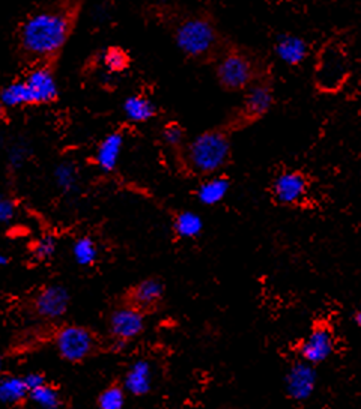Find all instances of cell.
I'll use <instances>...</instances> for the list:
<instances>
[{"label": "cell", "instance_id": "6da1fadb", "mask_svg": "<svg viewBox=\"0 0 361 409\" xmlns=\"http://www.w3.org/2000/svg\"><path fill=\"white\" fill-rule=\"evenodd\" d=\"M77 11V6L67 2L35 9L17 31V45L22 56L32 65L56 60L74 31Z\"/></svg>", "mask_w": 361, "mask_h": 409}, {"label": "cell", "instance_id": "7a4b0ae2", "mask_svg": "<svg viewBox=\"0 0 361 409\" xmlns=\"http://www.w3.org/2000/svg\"><path fill=\"white\" fill-rule=\"evenodd\" d=\"M183 165L197 176L219 175L229 165L232 157V140L228 130H208L185 144L180 151Z\"/></svg>", "mask_w": 361, "mask_h": 409}, {"label": "cell", "instance_id": "3957f363", "mask_svg": "<svg viewBox=\"0 0 361 409\" xmlns=\"http://www.w3.org/2000/svg\"><path fill=\"white\" fill-rule=\"evenodd\" d=\"M178 49L192 59H208L220 53L221 36L212 18L192 15L179 22L174 31Z\"/></svg>", "mask_w": 361, "mask_h": 409}, {"label": "cell", "instance_id": "277c9868", "mask_svg": "<svg viewBox=\"0 0 361 409\" xmlns=\"http://www.w3.org/2000/svg\"><path fill=\"white\" fill-rule=\"evenodd\" d=\"M217 80L229 92L247 90L264 77L258 60L241 49H228L221 53L215 68Z\"/></svg>", "mask_w": 361, "mask_h": 409}, {"label": "cell", "instance_id": "5b68a950", "mask_svg": "<svg viewBox=\"0 0 361 409\" xmlns=\"http://www.w3.org/2000/svg\"><path fill=\"white\" fill-rule=\"evenodd\" d=\"M101 339L92 328L77 324L62 325L53 335V344L58 356L71 365H80L94 357L101 348Z\"/></svg>", "mask_w": 361, "mask_h": 409}, {"label": "cell", "instance_id": "8992f818", "mask_svg": "<svg viewBox=\"0 0 361 409\" xmlns=\"http://www.w3.org/2000/svg\"><path fill=\"white\" fill-rule=\"evenodd\" d=\"M71 297L62 285H45L31 299L32 313L44 321H59L69 310Z\"/></svg>", "mask_w": 361, "mask_h": 409}, {"label": "cell", "instance_id": "52a82bcc", "mask_svg": "<svg viewBox=\"0 0 361 409\" xmlns=\"http://www.w3.org/2000/svg\"><path fill=\"white\" fill-rule=\"evenodd\" d=\"M31 106L51 104L59 98V86L51 63H36L23 76Z\"/></svg>", "mask_w": 361, "mask_h": 409}, {"label": "cell", "instance_id": "ba28073f", "mask_svg": "<svg viewBox=\"0 0 361 409\" xmlns=\"http://www.w3.org/2000/svg\"><path fill=\"white\" fill-rule=\"evenodd\" d=\"M144 316L146 315L137 310V308L124 303L122 306L116 307L108 316L107 322L112 342L116 343L117 347H124V344L137 339L144 331Z\"/></svg>", "mask_w": 361, "mask_h": 409}, {"label": "cell", "instance_id": "9c48e42d", "mask_svg": "<svg viewBox=\"0 0 361 409\" xmlns=\"http://www.w3.org/2000/svg\"><path fill=\"white\" fill-rule=\"evenodd\" d=\"M348 77V60L337 45H328L321 53L316 67V83L324 90L339 89Z\"/></svg>", "mask_w": 361, "mask_h": 409}, {"label": "cell", "instance_id": "30bf717a", "mask_svg": "<svg viewBox=\"0 0 361 409\" xmlns=\"http://www.w3.org/2000/svg\"><path fill=\"white\" fill-rule=\"evenodd\" d=\"M166 295V286L158 277H148L133 285L124 295V304L148 315L156 312Z\"/></svg>", "mask_w": 361, "mask_h": 409}, {"label": "cell", "instance_id": "8fae6325", "mask_svg": "<svg viewBox=\"0 0 361 409\" xmlns=\"http://www.w3.org/2000/svg\"><path fill=\"white\" fill-rule=\"evenodd\" d=\"M271 193L278 205H300L309 194V179L298 170L282 172L276 176L273 185H271Z\"/></svg>", "mask_w": 361, "mask_h": 409}, {"label": "cell", "instance_id": "7c38bea8", "mask_svg": "<svg viewBox=\"0 0 361 409\" xmlns=\"http://www.w3.org/2000/svg\"><path fill=\"white\" fill-rule=\"evenodd\" d=\"M334 352V335L333 331L325 325H316L305 335L298 348V353L303 361L312 366H318L327 361Z\"/></svg>", "mask_w": 361, "mask_h": 409}, {"label": "cell", "instance_id": "4fadbf2b", "mask_svg": "<svg viewBox=\"0 0 361 409\" xmlns=\"http://www.w3.org/2000/svg\"><path fill=\"white\" fill-rule=\"evenodd\" d=\"M318 375L314 366L305 361H296L289 367L285 376L286 394L295 402H304L310 399L316 390Z\"/></svg>", "mask_w": 361, "mask_h": 409}, {"label": "cell", "instance_id": "5bb4252c", "mask_svg": "<svg viewBox=\"0 0 361 409\" xmlns=\"http://www.w3.org/2000/svg\"><path fill=\"white\" fill-rule=\"evenodd\" d=\"M274 104V89L268 78L262 77L256 83H253L244 97L242 117L250 122L265 116Z\"/></svg>", "mask_w": 361, "mask_h": 409}, {"label": "cell", "instance_id": "9a60e30c", "mask_svg": "<svg viewBox=\"0 0 361 409\" xmlns=\"http://www.w3.org/2000/svg\"><path fill=\"white\" fill-rule=\"evenodd\" d=\"M122 384L126 393L142 397L146 396L152 390V367L151 362L144 358L135 360L131 362L130 367L126 369Z\"/></svg>", "mask_w": 361, "mask_h": 409}, {"label": "cell", "instance_id": "2e32d148", "mask_svg": "<svg viewBox=\"0 0 361 409\" xmlns=\"http://www.w3.org/2000/svg\"><path fill=\"white\" fill-rule=\"evenodd\" d=\"M274 51L277 58L286 63V65L298 67L309 58V44L301 36L283 33L277 38Z\"/></svg>", "mask_w": 361, "mask_h": 409}, {"label": "cell", "instance_id": "e0dca14e", "mask_svg": "<svg viewBox=\"0 0 361 409\" xmlns=\"http://www.w3.org/2000/svg\"><path fill=\"white\" fill-rule=\"evenodd\" d=\"M125 137L124 133L115 131L107 134L106 137L99 142L95 151V165L99 170L106 172V174H110L117 166V161L124 149Z\"/></svg>", "mask_w": 361, "mask_h": 409}, {"label": "cell", "instance_id": "ac0fdd59", "mask_svg": "<svg viewBox=\"0 0 361 409\" xmlns=\"http://www.w3.org/2000/svg\"><path fill=\"white\" fill-rule=\"evenodd\" d=\"M230 181L224 175H214L206 178L199 184L196 190L197 201L206 206H214L217 203L223 202L226 194L229 193Z\"/></svg>", "mask_w": 361, "mask_h": 409}, {"label": "cell", "instance_id": "d6986e66", "mask_svg": "<svg viewBox=\"0 0 361 409\" xmlns=\"http://www.w3.org/2000/svg\"><path fill=\"white\" fill-rule=\"evenodd\" d=\"M122 110L126 119L133 124H144L153 119L157 115V107L148 97L131 95L124 101Z\"/></svg>", "mask_w": 361, "mask_h": 409}, {"label": "cell", "instance_id": "ffe728a7", "mask_svg": "<svg viewBox=\"0 0 361 409\" xmlns=\"http://www.w3.org/2000/svg\"><path fill=\"white\" fill-rule=\"evenodd\" d=\"M29 394L31 390L26 384L24 375H6L0 383V397L9 406H17L29 401Z\"/></svg>", "mask_w": 361, "mask_h": 409}, {"label": "cell", "instance_id": "44dd1931", "mask_svg": "<svg viewBox=\"0 0 361 409\" xmlns=\"http://www.w3.org/2000/svg\"><path fill=\"white\" fill-rule=\"evenodd\" d=\"M174 233L180 240H194L203 231L202 217L193 211H179L174 217Z\"/></svg>", "mask_w": 361, "mask_h": 409}, {"label": "cell", "instance_id": "7402d4cb", "mask_svg": "<svg viewBox=\"0 0 361 409\" xmlns=\"http://www.w3.org/2000/svg\"><path fill=\"white\" fill-rule=\"evenodd\" d=\"M99 249L96 241L89 235L78 236L72 244V258L78 267H92L98 260Z\"/></svg>", "mask_w": 361, "mask_h": 409}, {"label": "cell", "instance_id": "603a6c76", "mask_svg": "<svg viewBox=\"0 0 361 409\" xmlns=\"http://www.w3.org/2000/svg\"><path fill=\"white\" fill-rule=\"evenodd\" d=\"M29 401L41 409H60L63 405L60 390L50 383L32 390Z\"/></svg>", "mask_w": 361, "mask_h": 409}, {"label": "cell", "instance_id": "cb8c5ba5", "mask_svg": "<svg viewBox=\"0 0 361 409\" xmlns=\"http://www.w3.org/2000/svg\"><path fill=\"white\" fill-rule=\"evenodd\" d=\"M2 106L3 108H9V110L31 106L29 94H27L23 78L14 80L2 89Z\"/></svg>", "mask_w": 361, "mask_h": 409}, {"label": "cell", "instance_id": "d4e9b609", "mask_svg": "<svg viewBox=\"0 0 361 409\" xmlns=\"http://www.w3.org/2000/svg\"><path fill=\"white\" fill-rule=\"evenodd\" d=\"M126 390L122 383L107 385L96 399L98 409H124L126 402Z\"/></svg>", "mask_w": 361, "mask_h": 409}, {"label": "cell", "instance_id": "484cf974", "mask_svg": "<svg viewBox=\"0 0 361 409\" xmlns=\"http://www.w3.org/2000/svg\"><path fill=\"white\" fill-rule=\"evenodd\" d=\"M53 179H54V184H56L58 188L62 190V192L65 193L72 192V190L76 188L77 181H78L77 167L74 162H69V161L59 162V165L53 170Z\"/></svg>", "mask_w": 361, "mask_h": 409}, {"label": "cell", "instance_id": "4316f807", "mask_svg": "<svg viewBox=\"0 0 361 409\" xmlns=\"http://www.w3.org/2000/svg\"><path fill=\"white\" fill-rule=\"evenodd\" d=\"M162 142L174 151H183L187 144L185 130L179 124H169L162 130Z\"/></svg>", "mask_w": 361, "mask_h": 409}, {"label": "cell", "instance_id": "83f0119b", "mask_svg": "<svg viewBox=\"0 0 361 409\" xmlns=\"http://www.w3.org/2000/svg\"><path fill=\"white\" fill-rule=\"evenodd\" d=\"M103 62L107 69H110L113 72H121L126 69V67L130 65V58L122 49L117 47H110L103 56Z\"/></svg>", "mask_w": 361, "mask_h": 409}, {"label": "cell", "instance_id": "f1b7e54d", "mask_svg": "<svg viewBox=\"0 0 361 409\" xmlns=\"http://www.w3.org/2000/svg\"><path fill=\"white\" fill-rule=\"evenodd\" d=\"M56 253V240L51 235H45L32 245V256L38 262H45Z\"/></svg>", "mask_w": 361, "mask_h": 409}, {"label": "cell", "instance_id": "f546056e", "mask_svg": "<svg viewBox=\"0 0 361 409\" xmlns=\"http://www.w3.org/2000/svg\"><path fill=\"white\" fill-rule=\"evenodd\" d=\"M27 156H29V148L26 147V143L12 144V147L8 149V156H6L9 169H12V170L20 169L26 162Z\"/></svg>", "mask_w": 361, "mask_h": 409}, {"label": "cell", "instance_id": "4dcf8cb0", "mask_svg": "<svg viewBox=\"0 0 361 409\" xmlns=\"http://www.w3.org/2000/svg\"><path fill=\"white\" fill-rule=\"evenodd\" d=\"M17 214V203L12 197L5 196L0 202V220H2L5 224L14 220V217Z\"/></svg>", "mask_w": 361, "mask_h": 409}, {"label": "cell", "instance_id": "1f68e13d", "mask_svg": "<svg viewBox=\"0 0 361 409\" xmlns=\"http://www.w3.org/2000/svg\"><path fill=\"white\" fill-rule=\"evenodd\" d=\"M24 379H26V384H27V387H29L31 392L32 390L49 383L47 378H45V375L41 374V372H29V374L24 375Z\"/></svg>", "mask_w": 361, "mask_h": 409}, {"label": "cell", "instance_id": "d6a6232c", "mask_svg": "<svg viewBox=\"0 0 361 409\" xmlns=\"http://www.w3.org/2000/svg\"><path fill=\"white\" fill-rule=\"evenodd\" d=\"M354 321H355V324L360 326L361 328V310H358V312H355V315H354Z\"/></svg>", "mask_w": 361, "mask_h": 409}, {"label": "cell", "instance_id": "836d02e7", "mask_svg": "<svg viewBox=\"0 0 361 409\" xmlns=\"http://www.w3.org/2000/svg\"><path fill=\"white\" fill-rule=\"evenodd\" d=\"M0 263H2V267H6L8 265L9 258L6 256V254H2V256H0Z\"/></svg>", "mask_w": 361, "mask_h": 409}]
</instances>
